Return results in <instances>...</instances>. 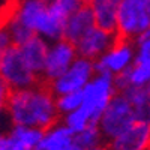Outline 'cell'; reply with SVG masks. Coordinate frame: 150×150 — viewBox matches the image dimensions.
Returning a JSON list of instances; mask_svg holds the SVG:
<instances>
[{"instance_id": "9c48e42d", "label": "cell", "mask_w": 150, "mask_h": 150, "mask_svg": "<svg viewBox=\"0 0 150 150\" xmlns=\"http://www.w3.org/2000/svg\"><path fill=\"white\" fill-rule=\"evenodd\" d=\"M77 57H78L77 50H75V45L72 42L63 39V38L50 42L44 68L39 75L41 81L45 84L51 83L59 75L63 74Z\"/></svg>"}, {"instance_id": "8fae6325", "label": "cell", "mask_w": 150, "mask_h": 150, "mask_svg": "<svg viewBox=\"0 0 150 150\" xmlns=\"http://www.w3.org/2000/svg\"><path fill=\"white\" fill-rule=\"evenodd\" d=\"M117 35L114 32L105 30L99 26H93L81 39L75 44V50L80 57L96 60L116 42Z\"/></svg>"}, {"instance_id": "484cf974", "label": "cell", "mask_w": 150, "mask_h": 150, "mask_svg": "<svg viewBox=\"0 0 150 150\" xmlns=\"http://www.w3.org/2000/svg\"><path fill=\"white\" fill-rule=\"evenodd\" d=\"M11 150H29V149H24L21 146H17V144H12L11 143Z\"/></svg>"}, {"instance_id": "603a6c76", "label": "cell", "mask_w": 150, "mask_h": 150, "mask_svg": "<svg viewBox=\"0 0 150 150\" xmlns=\"http://www.w3.org/2000/svg\"><path fill=\"white\" fill-rule=\"evenodd\" d=\"M11 45H12V41H11L9 32L5 24H0V59L3 57V54L6 53V50Z\"/></svg>"}, {"instance_id": "277c9868", "label": "cell", "mask_w": 150, "mask_h": 150, "mask_svg": "<svg viewBox=\"0 0 150 150\" xmlns=\"http://www.w3.org/2000/svg\"><path fill=\"white\" fill-rule=\"evenodd\" d=\"M135 120L137 114L132 105L122 92H117L104 110L101 119L98 122V126L101 129L104 141H110L122 131L126 129L129 125H132Z\"/></svg>"}, {"instance_id": "2e32d148", "label": "cell", "mask_w": 150, "mask_h": 150, "mask_svg": "<svg viewBox=\"0 0 150 150\" xmlns=\"http://www.w3.org/2000/svg\"><path fill=\"white\" fill-rule=\"evenodd\" d=\"M122 93L132 105L137 119L150 122V83L143 87H129Z\"/></svg>"}, {"instance_id": "5bb4252c", "label": "cell", "mask_w": 150, "mask_h": 150, "mask_svg": "<svg viewBox=\"0 0 150 150\" xmlns=\"http://www.w3.org/2000/svg\"><path fill=\"white\" fill-rule=\"evenodd\" d=\"M122 0H86V5L90 8L96 26L105 30L114 32L117 26V12Z\"/></svg>"}, {"instance_id": "d6986e66", "label": "cell", "mask_w": 150, "mask_h": 150, "mask_svg": "<svg viewBox=\"0 0 150 150\" xmlns=\"http://www.w3.org/2000/svg\"><path fill=\"white\" fill-rule=\"evenodd\" d=\"M45 3L56 17L66 21L72 12L86 5V0H45Z\"/></svg>"}, {"instance_id": "44dd1931", "label": "cell", "mask_w": 150, "mask_h": 150, "mask_svg": "<svg viewBox=\"0 0 150 150\" xmlns=\"http://www.w3.org/2000/svg\"><path fill=\"white\" fill-rule=\"evenodd\" d=\"M81 90L69 92V93H63V95L56 96V105H57V111H59L60 117L63 114H68V112L74 111V110H77L81 105V102H83Z\"/></svg>"}, {"instance_id": "8992f818", "label": "cell", "mask_w": 150, "mask_h": 150, "mask_svg": "<svg viewBox=\"0 0 150 150\" xmlns=\"http://www.w3.org/2000/svg\"><path fill=\"white\" fill-rule=\"evenodd\" d=\"M0 80L9 90H20L39 83V75L35 74L23 60L17 45H11L0 59Z\"/></svg>"}, {"instance_id": "30bf717a", "label": "cell", "mask_w": 150, "mask_h": 150, "mask_svg": "<svg viewBox=\"0 0 150 150\" xmlns=\"http://www.w3.org/2000/svg\"><path fill=\"white\" fill-rule=\"evenodd\" d=\"M107 143L108 150H150V122L137 119Z\"/></svg>"}, {"instance_id": "3957f363", "label": "cell", "mask_w": 150, "mask_h": 150, "mask_svg": "<svg viewBox=\"0 0 150 150\" xmlns=\"http://www.w3.org/2000/svg\"><path fill=\"white\" fill-rule=\"evenodd\" d=\"M83 102L80 108L89 117L90 123H98L108 102L117 93L114 77L108 74H95L93 78L83 87Z\"/></svg>"}, {"instance_id": "6da1fadb", "label": "cell", "mask_w": 150, "mask_h": 150, "mask_svg": "<svg viewBox=\"0 0 150 150\" xmlns=\"http://www.w3.org/2000/svg\"><path fill=\"white\" fill-rule=\"evenodd\" d=\"M6 117L12 126H30L44 131L60 120L56 95L42 81L26 89L11 90Z\"/></svg>"}, {"instance_id": "7402d4cb", "label": "cell", "mask_w": 150, "mask_h": 150, "mask_svg": "<svg viewBox=\"0 0 150 150\" xmlns=\"http://www.w3.org/2000/svg\"><path fill=\"white\" fill-rule=\"evenodd\" d=\"M11 90L8 89V86L0 80V125H2L3 117L6 116V102H8V96Z\"/></svg>"}, {"instance_id": "ba28073f", "label": "cell", "mask_w": 150, "mask_h": 150, "mask_svg": "<svg viewBox=\"0 0 150 150\" xmlns=\"http://www.w3.org/2000/svg\"><path fill=\"white\" fill-rule=\"evenodd\" d=\"M96 72H95L93 60L78 56L63 74L59 75L51 83H48V87L56 96L69 93V92H77L81 90L93 78Z\"/></svg>"}, {"instance_id": "4316f807", "label": "cell", "mask_w": 150, "mask_h": 150, "mask_svg": "<svg viewBox=\"0 0 150 150\" xmlns=\"http://www.w3.org/2000/svg\"><path fill=\"white\" fill-rule=\"evenodd\" d=\"M66 150H83V149H81L80 146H77L75 143H72V144H71V146H69V147H68Z\"/></svg>"}, {"instance_id": "7a4b0ae2", "label": "cell", "mask_w": 150, "mask_h": 150, "mask_svg": "<svg viewBox=\"0 0 150 150\" xmlns=\"http://www.w3.org/2000/svg\"><path fill=\"white\" fill-rule=\"evenodd\" d=\"M11 15H14L33 35L44 38L48 42L63 38L65 21L48 9L45 0H20Z\"/></svg>"}, {"instance_id": "ac0fdd59", "label": "cell", "mask_w": 150, "mask_h": 150, "mask_svg": "<svg viewBox=\"0 0 150 150\" xmlns=\"http://www.w3.org/2000/svg\"><path fill=\"white\" fill-rule=\"evenodd\" d=\"M74 143L80 146L83 150L96 147L99 144H104V137L101 134L98 123H90L86 128H83L81 131L74 134Z\"/></svg>"}, {"instance_id": "5b68a950", "label": "cell", "mask_w": 150, "mask_h": 150, "mask_svg": "<svg viewBox=\"0 0 150 150\" xmlns=\"http://www.w3.org/2000/svg\"><path fill=\"white\" fill-rule=\"evenodd\" d=\"M147 30H150V11L144 0H122L117 12L116 35L134 41Z\"/></svg>"}, {"instance_id": "d4e9b609", "label": "cell", "mask_w": 150, "mask_h": 150, "mask_svg": "<svg viewBox=\"0 0 150 150\" xmlns=\"http://www.w3.org/2000/svg\"><path fill=\"white\" fill-rule=\"evenodd\" d=\"M87 150H108V147H105L104 144H99L96 147H92V149H87Z\"/></svg>"}, {"instance_id": "f1b7e54d", "label": "cell", "mask_w": 150, "mask_h": 150, "mask_svg": "<svg viewBox=\"0 0 150 150\" xmlns=\"http://www.w3.org/2000/svg\"><path fill=\"white\" fill-rule=\"evenodd\" d=\"M35 150H36V149H35Z\"/></svg>"}, {"instance_id": "83f0119b", "label": "cell", "mask_w": 150, "mask_h": 150, "mask_svg": "<svg viewBox=\"0 0 150 150\" xmlns=\"http://www.w3.org/2000/svg\"><path fill=\"white\" fill-rule=\"evenodd\" d=\"M144 3H146V6H147L149 11H150V0H144Z\"/></svg>"}, {"instance_id": "7c38bea8", "label": "cell", "mask_w": 150, "mask_h": 150, "mask_svg": "<svg viewBox=\"0 0 150 150\" xmlns=\"http://www.w3.org/2000/svg\"><path fill=\"white\" fill-rule=\"evenodd\" d=\"M93 26H96L93 14L90 8L84 5L66 18L65 27H63V39L75 45Z\"/></svg>"}, {"instance_id": "ffe728a7", "label": "cell", "mask_w": 150, "mask_h": 150, "mask_svg": "<svg viewBox=\"0 0 150 150\" xmlns=\"http://www.w3.org/2000/svg\"><path fill=\"white\" fill-rule=\"evenodd\" d=\"M5 26L9 32V36H11V41H12V45H21L24 44L29 38L33 36V33L24 26V24H21L14 15H9L6 23H5Z\"/></svg>"}, {"instance_id": "4fadbf2b", "label": "cell", "mask_w": 150, "mask_h": 150, "mask_svg": "<svg viewBox=\"0 0 150 150\" xmlns=\"http://www.w3.org/2000/svg\"><path fill=\"white\" fill-rule=\"evenodd\" d=\"M48 45H50V42L47 39H44V38L38 36V35H33L24 44L18 45V50H20V54H21L23 60L26 62V65L38 75H41V71L44 68Z\"/></svg>"}, {"instance_id": "9a60e30c", "label": "cell", "mask_w": 150, "mask_h": 150, "mask_svg": "<svg viewBox=\"0 0 150 150\" xmlns=\"http://www.w3.org/2000/svg\"><path fill=\"white\" fill-rule=\"evenodd\" d=\"M72 143L74 132L62 120H59L53 126L44 129L36 150H66Z\"/></svg>"}, {"instance_id": "52a82bcc", "label": "cell", "mask_w": 150, "mask_h": 150, "mask_svg": "<svg viewBox=\"0 0 150 150\" xmlns=\"http://www.w3.org/2000/svg\"><path fill=\"white\" fill-rule=\"evenodd\" d=\"M135 57V45L129 39L119 38L107 51L96 59L95 63V72L98 74H108L112 77H117L119 74L125 72L132 63Z\"/></svg>"}, {"instance_id": "e0dca14e", "label": "cell", "mask_w": 150, "mask_h": 150, "mask_svg": "<svg viewBox=\"0 0 150 150\" xmlns=\"http://www.w3.org/2000/svg\"><path fill=\"white\" fill-rule=\"evenodd\" d=\"M42 129L30 128V126H12L8 131V135L12 144L21 146L24 149L35 150L42 138Z\"/></svg>"}, {"instance_id": "cb8c5ba5", "label": "cell", "mask_w": 150, "mask_h": 150, "mask_svg": "<svg viewBox=\"0 0 150 150\" xmlns=\"http://www.w3.org/2000/svg\"><path fill=\"white\" fill-rule=\"evenodd\" d=\"M0 150H11V138L8 132L0 131Z\"/></svg>"}]
</instances>
